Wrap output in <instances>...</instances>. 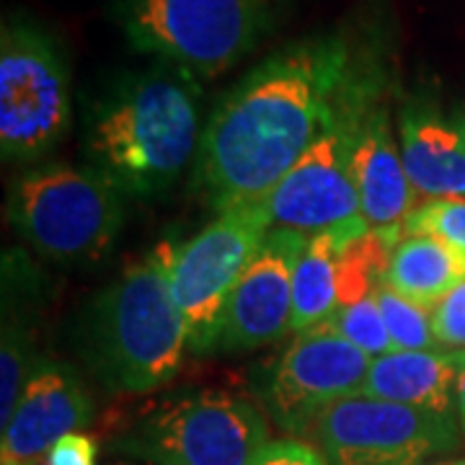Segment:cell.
<instances>
[{
    "mask_svg": "<svg viewBox=\"0 0 465 465\" xmlns=\"http://www.w3.org/2000/svg\"><path fill=\"white\" fill-rule=\"evenodd\" d=\"M385 329L391 333L393 351H430L442 349L434 339L432 308H424L414 300L403 298L393 287L381 282L375 287Z\"/></svg>",
    "mask_w": 465,
    "mask_h": 465,
    "instance_id": "20",
    "label": "cell"
},
{
    "mask_svg": "<svg viewBox=\"0 0 465 465\" xmlns=\"http://www.w3.org/2000/svg\"><path fill=\"white\" fill-rule=\"evenodd\" d=\"M264 409L246 396L192 388L155 401L109 450L143 465H251L269 445Z\"/></svg>",
    "mask_w": 465,
    "mask_h": 465,
    "instance_id": "5",
    "label": "cell"
},
{
    "mask_svg": "<svg viewBox=\"0 0 465 465\" xmlns=\"http://www.w3.org/2000/svg\"><path fill=\"white\" fill-rule=\"evenodd\" d=\"M45 465H99V442L85 432L65 434L50 450Z\"/></svg>",
    "mask_w": 465,
    "mask_h": 465,
    "instance_id": "25",
    "label": "cell"
},
{
    "mask_svg": "<svg viewBox=\"0 0 465 465\" xmlns=\"http://www.w3.org/2000/svg\"><path fill=\"white\" fill-rule=\"evenodd\" d=\"M308 235L287 228H272L262 249L251 259L246 272L225 305L217 354L256 349L290 333L292 321V274Z\"/></svg>",
    "mask_w": 465,
    "mask_h": 465,
    "instance_id": "12",
    "label": "cell"
},
{
    "mask_svg": "<svg viewBox=\"0 0 465 465\" xmlns=\"http://www.w3.org/2000/svg\"><path fill=\"white\" fill-rule=\"evenodd\" d=\"M200 78L155 63L119 73L84 101L88 168L124 197L166 194L197 163L207 119Z\"/></svg>",
    "mask_w": 465,
    "mask_h": 465,
    "instance_id": "2",
    "label": "cell"
},
{
    "mask_svg": "<svg viewBox=\"0 0 465 465\" xmlns=\"http://www.w3.org/2000/svg\"><path fill=\"white\" fill-rule=\"evenodd\" d=\"M406 235H432L465 253V197L424 200L406 220Z\"/></svg>",
    "mask_w": 465,
    "mask_h": 465,
    "instance_id": "22",
    "label": "cell"
},
{
    "mask_svg": "<svg viewBox=\"0 0 465 465\" xmlns=\"http://www.w3.org/2000/svg\"><path fill=\"white\" fill-rule=\"evenodd\" d=\"M370 362L372 357L323 321L298 333L266 367L256 388L262 409L280 430L308 437L326 409L362 393Z\"/></svg>",
    "mask_w": 465,
    "mask_h": 465,
    "instance_id": "10",
    "label": "cell"
},
{
    "mask_svg": "<svg viewBox=\"0 0 465 465\" xmlns=\"http://www.w3.org/2000/svg\"><path fill=\"white\" fill-rule=\"evenodd\" d=\"M351 179L367 228L399 246L406 238V220L419 204L385 99L362 119L351 153Z\"/></svg>",
    "mask_w": 465,
    "mask_h": 465,
    "instance_id": "15",
    "label": "cell"
},
{
    "mask_svg": "<svg viewBox=\"0 0 465 465\" xmlns=\"http://www.w3.org/2000/svg\"><path fill=\"white\" fill-rule=\"evenodd\" d=\"M73 122L63 42L36 18L5 14L0 26V155L34 163L65 140Z\"/></svg>",
    "mask_w": 465,
    "mask_h": 465,
    "instance_id": "8",
    "label": "cell"
},
{
    "mask_svg": "<svg viewBox=\"0 0 465 465\" xmlns=\"http://www.w3.org/2000/svg\"><path fill=\"white\" fill-rule=\"evenodd\" d=\"M94 399L78 370L39 357L26 378L11 421L3 427L0 465H45L50 450L94 421Z\"/></svg>",
    "mask_w": 465,
    "mask_h": 465,
    "instance_id": "13",
    "label": "cell"
},
{
    "mask_svg": "<svg viewBox=\"0 0 465 465\" xmlns=\"http://www.w3.org/2000/svg\"><path fill=\"white\" fill-rule=\"evenodd\" d=\"M272 228L266 202H249L217 213L194 238L173 246L168 280L186 323L189 354H215L225 305Z\"/></svg>",
    "mask_w": 465,
    "mask_h": 465,
    "instance_id": "9",
    "label": "cell"
},
{
    "mask_svg": "<svg viewBox=\"0 0 465 465\" xmlns=\"http://www.w3.org/2000/svg\"><path fill=\"white\" fill-rule=\"evenodd\" d=\"M284 0H116L130 47L194 78L238 65L277 29Z\"/></svg>",
    "mask_w": 465,
    "mask_h": 465,
    "instance_id": "4",
    "label": "cell"
},
{
    "mask_svg": "<svg viewBox=\"0 0 465 465\" xmlns=\"http://www.w3.org/2000/svg\"><path fill=\"white\" fill-rule=\"evenodd\" d=\"M440 465H465V460H452V463H440Z\"/></svg>",
    "mask_w": 465,
    "mask_h": 465,
    "instance_id": "28",
    "label": "cell"
},
{
    "mask_svg": "<svg viewBox=\"0 0 465 465\" xmlns=\"http://www.w3.org/2000/svg\"><path fill=\"white\" fill-rule=\"evenodd\" d=\"M36 274L26 256H3V336H0V427L11 421L26 378L39 362L34 354Z\"/></svg>",
    "mask_w": 465,
    "mask_h": 465,
    "instance_id": "17",
    "label": "cell"
},
{
    "mask_svg": "<svg viewBox=\"0 0 465 465\" xmlns=\"http://www.w3.org/2000/svg\"><path fill=\"white\" fill-rule=\"evenodd\" d=\"M385 60V42L341 24L272 52L215 101L192 186L215 213L266 200L326 122Z\"/></svg>",
    "mask_w": 465,
    "mask_h": 465,
    "instance_id": "1",
    "label": "cell"
},
{
    "mask_svg": "<svg viewBox=\"0 0 465 465\" xmlns=\"http://www.w3.org/2000/svg\"><path fill=\"white\" fill-rule=\"evenodd\" d=\"M458 419H460V427L465 434V367L460 372V385H458Z\"/></svg>",
    "mask_w": 465,
    "mask_h": 465,
    "instance_id": "26",
    "label": "cell"
},
{
    "mask_svg": "<svg viewBox=\"0 0 465 465\" xmlns=\"http://www.w3.org/2000/svg\"><path fill=\"white\" fill-rule=\"evenodd\" d=\"M329 321L349 344H354L372 360L393 351V341H391V333L385 329V321H382L375 292L367 295L365 300H360V302H354V305L336 308Z\"/></svg>",
    "mask_w": 465,
    "mask_h": 465,
    "instance_id": "21",
    "label": "cell"
},
{
    "mask_svg": "<svg viewBox=\"0 0 465 465\" xmlns=\"http://www.w3.org/2000/svg\"><path fill=\"white\" fill-rule=\"evenodd\" d=\"M171 243L101 287L78 318V354L112 393H153L176 378L189 354L182 311L171 292Z\"/></svg>",
    "mask_w": 465,
    "mask_h": 465,
    "instance_id": "3",
    "label": "cell"
},
{
    "mask_svg": "<svg viewBox=\"0 0 465 465\" xmlns=\"http://www.w3.org/2000/svg\"><path fill=\"white\" fill-rule=\"evenodd\" d=\"M463 367L465 349L388 351L370 362L362 396L455 419Z\"/></svg>",
    "mask_w": 465,
    "mask_h": 465,
    "instance_id": "16",
    "label": "cell"
},
{
    "mask_svg": "<svg viewBox=\"0 0 465 465\" xmlns=\"http://www.w3.org/2000/svg\"><path fill=\"white\" fill-rule=\"evenodd\" d=\"M112 465H143V463H133V460H116V463Z\"/></svg>",
    "mask_w": 465,
    "mask_h": 465,
    "instance_id": "27",
    "label": "cell"
},
{
    "mask_svg": "<svg viewBox=\"0 0 465 465\" xmlns=\"http://www.w3.org/2000/svg\"><path fill=\"white\" fill-rule=\"evenodd\" d=\"M432 329L442 349H465V280L434 305Z\"/></svg>",
    "mask_w": 465,
    "mask_h": 465,
    "instance_id": "23",
    "label": "cell"
},
{
    "mask_svg": "<svg viewBox=\"0 0 465 465\" xmlns=\"http://www.w3.org/2000/svg\"><path fill=\"white\" fill-rule=\"evenodd\" d=\"M8 220L39 256L57 264H96L122 235L124 194L94 168L47 163L14 182Z\"/></svg>",
    "mask_w": 465,
    "mask_h": 465,
    "instance_id": "7",
    "label": "cell"
},
{
    "mask_svg": "<svg viewBox=\"0 0 465 465\" xmlns=\"http://www.w3.org/2000/svg\"><path fill=\"white\" fill-rule=\"evenodd\" d=\"M333 232L308 235L292 274V321L290 333H302L329 321L339 308V259L347 249Z\"/></svg>",
    "mask_w": 465,
    "mask_h": 465,
    "instance_id": "19",
    "label": "cell"
},
{
    "mask_svg": "<svg viewBox=\"0 0 465 465\" xmlns=\"http://www.w3.org/2000/svg\"><path fill=\"white\" fill-rule=\"evenodd\" d=\"M308 437L329 465H424L455 448L458 424L360 393L326 409Z\"/></svg>",
    "mask_w": 465,
    "mask_h": 465,
    "instance_id": "11",
    "label": "cell"
},
{
    "mask_svg": "<svg viewBox=\"0 0 465 465\" xmlns=\"http://www.w3.org/2000/svg\"><path fill=\"white\" fill-rule=\"evenodd\" d=\"M391 65L382 63L339 104L313 145L266 197L274 228L302 235L333 232L341 241H360L367 228L351 179V153L367 112L385 99Z\"/></svg>",
    "mask_w": 465,
    "mask_h": 465,
    "instance_id": "6",
    "label": "cell"
},
{
    "mask_svg": "<svg viewBox=\"0 0 465 465\" xmlns=\"http://www.w3.org/2000/svg\"><path fill=\"white\" fill-rule=\"evenodd\" d=\"M399 145L416 194L465 197V109H445L427 88L399 101Z\"/></svg>",
    "mask_w": 465,
    "mask_h": 465,
    "instance_id": "14",
    "label": "cell"
},
{
    "mask_svg": "<svg viewBox=\"0 0 465 465\" xmlns=\"http://www.w3.org/2000/svg\"><path fill=\"white\" fill-rule=\"evenodd\" d=\"M251 465H329L316 445L300 440H272Z\"/></svg>",
    "mask_w": 465,
    "mask_h": 465,
    "instance_id": "24",
    "label": "cell"
},
{
    "mask_svg": "<svg viewBox=\"0 0 465 465\" xmlns=\"http://www.w3.org/2000/svg\"><path fill=\"white\" fill-rule=\"evenodd\" d=\"M465 280V253L432 235H406L391 253L382 282L403 298L434 308Z\"/></svg>",
    "mask_w": 465,
    "mask_h": 465,
    "instance_id": "18",
    "label": "cell"
}]
</instances>
